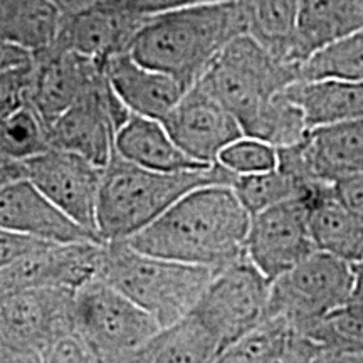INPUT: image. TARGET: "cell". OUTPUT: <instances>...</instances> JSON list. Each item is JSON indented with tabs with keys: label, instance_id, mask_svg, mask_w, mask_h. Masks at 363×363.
I'll use <instances>...</instances> for the list:
<instances>
[{
	"label": "cell",
	"instance_id": "22",
	"mask_svg": "<svg viewBox=\"0 0 363 363\" xmlns=\"http://www.w3.org/2000/svg\"><path fill=\"white\" fill-rule=\"evenodd\" d=\"M115 150L126 160L162 172H184L208 167L182 150L162 120L131 115L118 130ZM214 165V163H212Z\"/></svg>",
	"mask_w": 363,
	"mask_h": 363
},
{
	"label": "cell",
	"instance_id": "35",
	"mask_svg": "<svg viewBox=\"0 0 363 363\" xmlns=\"http://www.w3.org/2000/svg\"><path fill=\"white\" fill-rule=\"evenodd\" d=\"M43 362H76V363H86V362H96V357L91 352L88 343L84 342L83 337L78 331H71V333L62 335L57 338L51 347L48 348L43 357Z\"/></svg>",
	"mask_w": 363,
	"mask_h": 363
},
{
	"label": "cell",
	"instance_id": "25",
	"mask_svg": "<svg viewBox=\"0 0 363 363\" xmlns=\"http://www.w3.org/2000/svg\"><path fill=\"white\" fill-rule=\"evenodd\" d=\"M246 34L283 61L298 65L299 0H239Z\"/></svg>",
	"mask_w": 363,
	"mask_h": 363
},
{
	"label": "cell",
	"instance_id": "15",
	"mask_svg": "<svg viewBox=\"0 0 363 363\" xmlns=\"http://www.w3.org/2000/svg\"><path fill=\"white\" fill-rule=\"evenodd\" d=\"M104 79V61L74 51L40 49L34 52V79L27 104L49 130L62 113Z\"/></svg>",
	"mask_w": 363,
	"mask_h": 363
},
{
	"label": "cell",
	"instance_id": "3",
	"mask_svg": "<svg viewBox=\"0 0 363 363\" xmlns=\"http://www.w3.org/2000/svg\"><path fill=\"white\" fill-rule=\"evenodd\" d=\"M238 175L219 162L203 169L162 172L145 169L113 150L103 167L98 233L104 242L126 240L190 190L212 184L233 185Z\"/></svg>",
	"mask_w": 363,
	"mask_h": 363
},
{
	"label": "cell",
	"instance_id": "24",
	"mask_svg": "<svg viewBox=\"0 0 363 363\" xmlns=\"http://www.w3.org/2000/svg\"><path fill=\"white\" fill-rule=\"evenodd\" d=\"M363 27V0H299L296 61Z\"/></svg>",
	"mask_w": 363,
	"mask_h": 363
},
{
	"label": "cell",
	"instance_id": "7",
	"mask_svg": "<svg viewBox=\"0 0 363 363\" xmlns=\"http://www.w3.org/2000/svg\"><path fill=\"white\" fill-rule=\"evenodd\" d=\"M355 269L348 261L315 251L271 281L266 316H279L298 330L353 301Z\"/></svg>",
	"mask_w": 363,
	"mask_h": 363
},
{
	"label": "cell",
	"instance_id": "11",
	"mask_svg": "<svg viewBox=\"0 0 363 363\" xmlns=\"http://www.w3.org/2000/svg\"><path fill=\"white\" fill-rule=\"evenodd\" d=\"M133 115L113 89L110 79L72 104L49 126L51 147L67 150L104 167L115 150L118 130Z\"/></svg>",
	"mask_w": 363,
	"mask_h": 363
},
{
	"label": "cell",
	"instance_id": "37",
	"mask_svg": "<svg viewBox=\"0 0 363 363\" xmlns=\"http://www.w3.org/2000/svg\"><path fill=\"white\" fill-rule=\"evenodd\" d=\"M34 61V51L13 40L0 39V72L17 69Z\"/></svg>",
	"mask_w": 363,
	"mask_h": 363
},
{
	"label": "cell",
	"instance_id": "16",
	"mask_svg": "<svg viewBox=\"0 0 363 363\" xmlns=\"http://www.w3.org/2000/svg\"><path fill=\"white\" fill-rule=\"evenodd\" d=\"M162 121L187 155L207 165L219 162L222 150L244 136L238 118L201 84L185 91Z\"/></svg>",
	"mask_w": 363,
	"mask_h": 363
},
{
	"label": "cell",
	"instance_id": "23",
	"mask_svg": "<svg viewBox=\"0 0 363 363\" xmlns=\"http://www.w3.org/2000/svg\"><path fill=\"white\" fill-rule=\"evenodd\" d=\"M288 96L305 113L310 130L363 118V81H294Z\"/></svg>",
	"mask_w": 363,
	"mask_h": 363
},
{
	"label": "cell",
	"instance_id": "4",
	"mask_svg": "<svg viewBox=\"0 0 363 363\" xmlns=\"http://www.w3.org/2000/svg\"><path fill=\"white\" fill-rule=\"evenodd\" d=\"M216 269L138 251L126 240L103 244L96 271L118 291L169 326L194 310Z\"/></svg>",
	"mask_w": 363,
	"mask_h": 363
},
{
	"label": "cell",
	"instance_id": "19",
	"mask_svg": "<svg viewBox=\"0 0 363 363\" xmlns=\"http://www.w3.org/2000/svg\"><path fill=\"white\" fill-rule=\"evenodd\" d=\"M104 67L113 89L133 115L163 120L187 91L172 76L136 61L130 51L106 59Z\"/></svg>",
	"mask_w": 363,
	"mask_h": 363
},
{
	"label": "cell",
	"instance_id": "27",
	"mask_svg": "<svg viewBox=\"0 0 363 363\" xmlns=\"http://www.w3.org/2000/svg\"><path fill=\"white\" fill-rule=\"evenodd\" d=\"M61 17L49 0H0V39L40 51L52 44Z\"/></svg>",
	"mask_w": 363,
	"mask_h": 363
},
{
	"label": "cell",
	"instance_id": "41",
	"mask_svg": "<svg viewBox=\"0 0 363 363\" xmlns=\"http://www.w3.org/2000/svg\"><path fill=\"white\" fill-rule=\"evenodd\" d=\"M355 269V289H353V301H363V259L353 264Z\"/></svg>",
	"mask_w": 363,
	"mask_h": 363
},
{
	"label": "cell",
	"instance_id": "9",
	"mask_svg": "<svg viewBox=\"0 0 363 363\" xmlns=\"http://www.w3.org/2000/svg\"><path fill=\"white\" fill-rule=\"evenodd\" d=\"M74 291L45 288L0 296V343L16 360L43 362L57 338L76 330Z\"/></svg>",
	"mask_w": 363,
	"mask_h": 363
},
{
	"label": "cell",
	"instance_id": "14",
	"mask_svg": "<svg viewBox=\"0 0 363 363\" xmlns=\"http://www.w3.org/2000/svg\"><path fill=\"white\" fill-rule=\"evenodd\" d=\"M104 242H48L0 269V296L30 289H78L96 276Z\"/></svg>",
	"mask_w": 363,
	"mask_h": 363
},
{
	"label": "cell",
	"instance_id": "33",
	"mask_svg": "<svg viewBox=\"0 0 363 363\" xmlns=\"http://www.w3.org/2000/svg\"><path fill=\"white\" fill-rule=\"evenodd\" d=\"M34 79V61L17 69L0 72V116L26 106Z\"/></svg>",
	"mask_w": 363,
	"mask_h": 363
},
{
	"label": "cell",
	"instance_id": "32",
	"mask_svg": "<svg viewBox=\"0 0 363 363\" xmlns=\"http://www.w3.org/2000/svg\"><path fill=\"white\" fill-rule=\"evenodd\" d=\"M219 163L235 175L266 172L278 165V148L251 136H240L222 150Z\"/></svg>",
	"mask_w": 363,
	"mask_h": 363
},
{
	"label": "cell",
	"instance_id": "21",
	"mask_svg": "<svg viewBox=\"0 0 363 363\" xmlns=\"http://www.w3.org/2000/svg\"><path fill=\"white\" fill-rule=\"evenodd\" d=\"M217 362H320V348L306 333L284 318L266 316L259 325L225 348Z\"/></svg>",
	"mask_w": 363,
	"mask_h": 363
},
{
	"label": "cell",
	"instance_id": "30",
	"mask_svg": "<svg viewBox=\"0 0 363 363\" xmlns=\"http://www.w3.org/2000/svg\"><path fill=\"white\" fill-rule=\"evenodd\" d=\"M313 187L279 165L257 174L238 175L233 184L235 195L251 216L289 199L306 197Z\"/></svg>",
	"mask_w": 363,
	"mask_h": 363
},
{
	"label": "cell",
	"instance_id": "18",
	"mask_svg": "<svg viewBox=\"0 0 363 363\" xmlns=\"http://www.w3.org/2000/svg\"><path fill=\"white\" fill-rule=\"evenodd\" d=\"M148 19L103 6H93L72 16H62L57 34L48 48L74 51L106 61L130 51L135 35ZM45 49V48H44Z\"/></svg>",
	"mask_w": 363,
	"mask_h": 363
},
{
	"label": "cell",
	"instance_id": "17",
	"mask_svg": "<svg viewBox=\"0 0 363 363\" xmlns=\"http://www.w3.org/2000/svg\"><path fill=\"white\" fill-rule=\"evenodd\" d=\"M0 227L48 242H104L98 234L72 220L27 179L0 190Z\"/></svg>",
	"mask_w": 363,
	"mask_h": 363
},
{
	"label": "cell",
	"instance_id": "36",
	"mask_svg": "<svg viewBox=\"0 0 363 363\" xmlns=\"http://www.w3.org/2000/svg\"><path fill=\"white\" fill-rule=\"evenodd\" d=\"M44 244H48V240L29 238V235L17 234L6 227H0V269Z\"/></svg>",
	"mask_w": 363,
	"mask_h": 363
},
{
	"label": "cell",
	"instance_id": "1",
	"mask_svg": "<svg viewBox=\"0 0 363 363\" xmlns=\"http://www.w3.org/2000/svg\"><path fill=\"white\" fill-rule=\"evenodd\" d=\"M251 214L233 185L190 190L152 224L126 239L138 251L219 269L246 256Z\"/></svg>",
	"mask_w": 363,
	"mask_h": 363
},
{
	"label": "cell",
	"instance_id": "39",
	"mask_svg": "<svg viewBox=\"0 0 363 363\" xmlns=\"http://www.w3.org/2000/svg\"><path fill=\"white\" fill-rule=\"evenodd\" d=\"M21 179H26L24 163L13 158H0V190Z\"/></svg>",
	"mask_w": 363,
	"mask_h": 363
},
{
	"label": "cell",
	"instance_id": "13",
	"mask_svg": "<svg viewBox=\"0 0 363 363\" xmlns=\"http://www.w3.org/2000/svg\"><path fill=\"white\" fill-rule=\"evenodd\" d=\"M278 165L308 185L363 174V118L310 130L303 142L278 150Z\"/></svg>",
	"mask_w": 363,
	"mask_h": 363
},
{
	"label": "cell",
	"instance_id": "12",
	"mask_svg": "<svg viewBox=\"0 0 363 363\" xmlns=\"http://www.w3.org/2000/svg\"><path fill=\"white\" fill-rule=\"evenodd\" d=\"M316 249L306 197L289 199L251 216L246 254L267 279H276Z\"/></svg>",
	"mask_w": 363,
	"mask_h": 363
},
{
	"label": "cell",
	"instance_id": "20",
	"mask_svg": "<svg viewBox=\"0 0 363 363\" xmlns=\"http://www.w3.org/2000/svg\"><path fill=\"white\" fill-rule=\"evenodd\" d=\"M308 220L318 251L357 264L363 259V219L338 197L333 184H316L306 195Z\"/></svg>",
	"mask_w": 363,
	"mask_h": 363
},
{
	"label": "cell",
	"instance_id": "34",
	"mask_svg": "<svg viewBox=\"0 0 363 363\" xmlns=\"http://www.w3.org/2000/svg\"><path fill=\"white\" fill-rule=\"evenodd\" d=\"M208 2H222V0H98V6L113 9V11H120L131 16L150 17L160 16V13L177 11V9H184L190 6H199V4Z\"/></svg>",
	"mask_w": 363,
	"mask_h": 363
},
{
	"label": "cell",
	"instance_id": "28",
	"mask_svg": "<svg viewBox=\"0 0 363 363\" xmlns=\"http://www.w3.org/2000/svg\"><path fill=\"white\" fill-rule=\"evenodd\" d=\"M320 348V362H363V301H352L301 330Z\"/></svg>",
	"mask_w": 363,
	"mask_h": 363
},
{
	"label": "cell",
	"instance_id": "26",
	"mask_svg": "<svg viewBox=\"0 0 363 363\" xmlns=\"http://www.w3.org/2000/svg\"><path fill=\"white\" fill-rule=\"evenodd\" d=\"M219 347L192 313L163 326L145 343L131 362H217Z\"/></svg>",
	"mask_w": 363,
	"mask_h": 363
},
{
	"label": "cell",
	"instance_id": "40",
	"mask_svg": "<svg viewBox=\"0 0 363 363\" xmlns=\"http://www.w3.org/2000/svg\"><path fill=\"white\" fill-rule=\"evenodd\" d=\"M49 2L61 12V16H72V13L96 6L98 0H49Z\"/></svg>",
	"mask_w": 363,
	"mask_h": 363
},
{
	"label": "cell",
	"instance_id": "2",
	"mask_svg": "<svg viewBox=\"0 0 363 363\" xmlns=\"http://www.w3.org/2000/svg\"><path fill=\"white\" fill-rule=\"evenodd\" d=\"M240 34H246V21L239 0L199 4L150 17L135 35L130 52L189 89Z\"/></svg>",
	"mask_w": 363,
	"mask_h": 363
},
{
	"label": "cell",
	"instance_id": "29",
	"mask_svg": "<svg viewBox=\"0 0 363 363\" xmlns=\"http://www.w3.org/2000/svg\"><path fill=\"white\" fill-rule=\"evenodd\" d=\"M299 79L363 81V27L311 52L299 65Z\"/></svg>",
	"mask_w": 363,
	"mask_h": 363
},
{
	"label": "cell",
	"instance_id": "5",
	"mask_svg": "<svg viewBox=\"0 0 363 363\" xmlns=\"http://www.w3.org/2000/svg\"><path fill=\"white\" fill-rule=\"evenodd\" d=\"M298 79V65L274 56L249 34H240L222 49L197 84L238 118L244 133L254 118Z\"/></svg>",
	"mask_w": 363,
	"mask_h": 363
},
{
	"label": "cell",
	"instance_id": "8",
	"mask_svg": "<svg viewBox=\"0 0 363 363\" xmlns=\"http://www.w3.org/2000/svg\"><path fill=\"white\" fill-rule=\"evenodd\" d=\"M269 294L271 279L246 254L216 269L190 313L211 333L222 353L264 320Z\"/></svg>",
	"mask_w": 363,
	"mask_h": 363
},
{
	"label": "cell",
	"instance_id": "10",
	"mask_svg": "<svg viewBox=\"0 0 363 363\" xmlns=\"http://www.w3.org/2000/svg\"><path fill=\"white\" fill-rule=\"evenodd\" d=\"M26 179L72 220L98 234V201L103 167L67 150L51 147L22 160ZM101 238V235H99Z\"/></svg>",
	"mask_w": 363,
	"mask_h": 363
},
{
	"label": "cell",
	"instance_id": "38",
	"mask_svg": "<svg viewBox=\"0 0 363 363\" xmlns=\"http://www.w3.org/2000/svg\"><path fill=\"white\" fill-rule=\"evenodd\" d=\"M333 185L338 197L363 219V174L347 177Z\"/></svg>",
	"mask_w": 363,
	"mask_h": 363
},
{
	"label": "cell",
	"instance_id": "31",
	"mask_svg": "<svg viewBox=\"0 0 363 363\" xmlns=\"http://www.w3.org/2000/svg\"><path fill=\"white\" fill-rule=\"evenodd\" d=\"M0 148L4 157L21 162L51 148L49 131L29 104L0 116Z\"/></svg>",
	"mask_w": 363,
	"mask_h": 363
},
{
	"label": "cell",
	"instance_id": "6",
	"mask_svg": "<svg viewBox=\"0 0 363 363\" xmlns=\"http://www.w3.org/2000/svg\"><path fill=\"white\" fill-rule=\"evenodd\" d=\"M74 326L96 362H131L162 328L150 313L98 276L74 291Z\"/></svg>",
	"mask_w": 363,
	"mask_h": 363
}]
</instances>
